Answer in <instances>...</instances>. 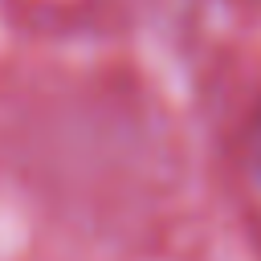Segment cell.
Wrapping results in <instances>:
<instances>
[{
    "mask_svg": "<svg viewBox=\"0 0 261 261\" xmlns=\"http://www.w3.org/2000/svg\"><path fill=\"white\" fill-rule=\"evenodd\" d=\"M245 163H249V175H253V184L261 192V110L253 114V122L245 130Z\"/></svg>",
    "mask_w": 261,
    "mask_h": 261,
    "instance_id": "obj_1",
    "label": "cell"
}]
</instances>
